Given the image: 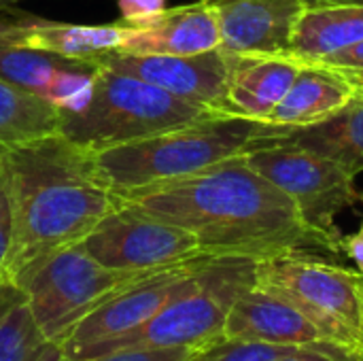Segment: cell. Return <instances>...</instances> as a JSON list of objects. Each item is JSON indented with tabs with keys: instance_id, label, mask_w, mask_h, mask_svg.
Instances as JSON below:
<instances>
[{
	"instance_id": "6da1fadb",
	"label": "cell",
	"mask_w": 363,
	"mask_h": 361,
	"mask_svg": "<svg viewBox=\"0 0 363 361\" xmlns=\"http://www.w3.org/2000/svg\"><path fill=\"white\" fill-rule=\"evenodd\" d=\"M113 194L132 209L191 232L211 255L259 262L291 253L345 251V238L313 228L294 200L247 162V153L187 177Z\"/></svg>"
},
{
	"instance_id": "4fadbf2b",
	"label": "cell",
	"mask_w": 363,
	"mask_h": 361,
	"mask_svg": "<svg viewBox=\"0 0 363 361\" xmlns=\"http://www.w3.org/2000/svg\"><path fill=\"white\" fill-rule=\"evenodd\" d=\"M221 43L230 55L289 53L306 0H213Z\"/></svg>"
},
{
	"instance_id": "836d02e7",
	"label": "cell",
	"mask_w": 363,
	"mask_h": 361,
	"mask_svg": "<svg viewBox=\"0 0 363 361\" xmlns=\"http://www.w3.org/2000/svg\"><path fill=\"white\" fill-rule=\"evenodd\" d=\"M357 234H362L363 236V223H362V228H359V232H357Z\"/></svg>"
},
{
	"instance_id": "d6a6232c",
	"label": "cell",
	"mask_w": 363,
	"mask_h": 361,
	"mask_svg": "<svg viewBox=\"0 0 363 361\" xmlns=\"http://www.w3.org/2000/svg\"><path fill=\"white\" fill-rule=\"evenodd\" d=\"M355 98H363V83L357 87V91H355Z\"/></svg>"
},
{
	"instance_id": "277c9868",
	"label": "cell",
	"mask_w": 363,
	"mask_h": 361,
	"mask_svg": "<svg viewBox=\"0 0 363 361\" xmlns=\"http://www.w3.org/2000/svg\"><path fill=\"white\" fill-rule=\"evenodd\" d=\"M215 113L219 111L181 100L157 85L98 62L87 104L74 113H60L57 132L89 151H100L174 130Z\"/></svg>"
},
{
	"instance_id": "ac0fdd59",
	"label": "cell",
	"mask_w": 363,
	"mask_h": 361,
	"mask_svg": "<svg viewBox=\"0 0 363 361\" xmlns=\"http://www.w3.org/2000/svg\"><path fill=\"white\" fill-rule=\"evenodd\" d=\"M355 98L349 83L334 70L308 62L277 104L268 123L283 128H306L342 111Z\"/></svg>"
},
{
	"instance_id": "3957f363",
	"label": "cell",
	"mask_w": 363,
	"mask_h": 361,
	"mask_svg": "<svg viewBox=\"0 0 363 361\" xmlns=\"http://www.w3.org/2000/svg\"><path fill=\"white\" fill-rule=\"evenodd\" d=\"M287 132L289 128L268 121L215 113L174 130L91 153L104 185L111 191H125L200 172L255 147L277 143Z\"/></svg>"
},
{
	"instance_id": "ffe728a7",
	"label": "cell",
	"mask_w": 363,
	"mask_h": 361,
	"mask_svg": "<svg viewBox=\"0 0 363 361\" xmlns=\"http://www.w3.org/2000/svg\"><path fill=\"white\" fill-rule=\"evenodd\" d=\"M283 140L317 151L357 177L363 172V98H353L325 121L289 130Z\"/></svg>"
},
{
	"instance_id": "9a60e30c",
	"label": "cell",
	"mask_w": 363,
	"mask_h": 361,
	"mask_svg": "<svg viewBox=\"0 0 363 361\" xmlns=\"http://www.w3.org/2000/svg\"><path fill=\"white\" fill-rule=\"evenodd\" d=\"M223 336L287 347H311L330 343L323 332L294 304L257 285L247 289L234 302L225 321Z\"/></svg>"
},
{
	"instance_id": "7402d4cb",
	"label": "cell",
	"mask_w": 363,
	"mask_h": 361,
	"mask_svg": "<svg viewBox=\"0 0 363 361\" xmlns=\"http://www.w3.org/2000/svg\"><path fill=\"white\" fill-rule=\"evenodd\" d=\"M47 343L26 304V296L0 317V361H34Z\"/></svg>"
},
{
	"instance_id": "7a4b0ae2",
	"label": "cell",
	"mask_w": 363,
	"mask_h": 361,
	"mask_svg": "<svg viewBox=\"0 0 363 361\" xmlns=\"http://www.w3.org/2000/svg\"><path fill=\"white\" fill-rule=\"evenodd\" d=\"M13 202V240L4 281H17L45 257L79 245L115 206L94 153L60 132L0 149Z\"/></svg>"
},
{
	"instance_id": "8992f818",
	"label": "cell",
	"mask_w": 363,
	"mask_h": 361,
	"mask_svg": "<svg viewBox=\"0 0 363 361\" xmlns=\"http://www.w3.org/2000/svg\"><path fill=\"white\" fill-rule=\"evenodd\" d=\"M255 285L294 304L330 343L363 355V272L291 253L259 260Z\"/></svg>"
},
{
	"instance_id": "30bf717a",
	"label": "cell",
	"mask_w": 363,
	"mask_h": 361,
	"mask_svg": "<svg viewBox=\"0 0 363 361\" xmlns=\"http://www.w3.org/2000/svg\"><path fill=\"white\" fill-rule=\"evenodd\" d=\"M208 255L211 253H202L194 260L153 270L108 296L66 336V340L60 345L62 357H77L94 345L115 340L138 330L174 296L191 285L196 272Z\"/></svg>"
},
{
	"instance_id": "f546056e",
	"label": "cell",
	"mask_w": 363,
	"mask_h": 361,
	"mask_svg": "<svg viewBox=\"0 0 363 361\" xmlns=\"http://www.w3.org/2000/svg\"><path fill=\"white\" fill-rule=\"evenodd\" d=\"M62 360V347L55 343H47L34 361H60Z\"/></svg>"
},
{
	"instance_id": "83f0119b",
	"label": "cell",
	"mask_w": 363,
	"mask_h": 361,
	"mask_svg": "<svg viewBox=\"0 0 363 361\" xmlns=\"http://www.w3.org/2000/svg\"><path fill=\"white\" fill-rule=\"evenodd\" d=\"M19 298H23V291H21L17 285H13V283H9V281H0V317H2Z\"/></svg>"
},
{
	"instance_id": "d4e9b609",
	"label": "cell",
	"mask_w": 363,
	"mask_h": 361,
	"mask_svg": "<svg viewBox=\"0 0 363 361\" xmlns=\"http://www.w3.org/2000/svg\"><path fill=\"white\" fill-rule=\"evenodd\" d=\"M13 240V202L9 191V179L0 160V281H4V266Z\"/></svg>"
},
{
	"instance_id": "2e32d148",
	"label": "cell",
	"mask_w": 363,
	"mask_h": 361,
	"mask_svg": "<svg viewBox=\"0 0 363 361\" xmlns=\"http://www.w3.org/2000/svg\"><path fill=\"white\" fill-rule=\"evenodd\" d=\"M21 17L17 13L13 19H0V40L70 60L98 62L102 55L119 49L128 34V28L119 21L111 26H79L34 15Z\"/></svg>"
},
{
	"instance_id": "44dd1931",
	"label": "cell",
	"mask_w": 363,
	"mask_h": 361,
	"mask_svg": "<svg viewBox=\"0 0 363 361\" xmlns=\"http://www.w3.org/2000/svg\"><path fill=\"white\" fill-rule=\"evenodd\" d=\"M57 123V106L0 81V149L55 134Z\"/></svg>"
},
{
	"instance_id": "d6986e66",
	"label": "cell",
	"mask_w": 363,
	"mask_h": 361,
	"mask_svg": "<svg viewBox=\"0 0 363 361\" xmlns=\"http://www.w3.org/2000/svg\"><path fill=\"white\" fill-rule=\"evenodd\" d=\"M359 40H363V4L306 6L289 53L308 64Z\"/></svg>"
},
{
	"instance_id": "603a6c76",
	"label": "cell",
	"mask_w": 363,
	"mask_h": 361,
	"mask_svg": "<svg viewBox=\"0 0 363 361\" xmlns=\"http://www.w3.org/2000/svg\"><path fill=\"white\" fill-rule=\"evenodd\" d=\"M304 347H287V345H270L255 340H238V338H221L206 347L196 349L187 361H279L289 357Z\"/></svg>"
},
{
	"instance_id": "52a82bcc",
	"label": "cell",
	"mask_w": 363,
	"mask_h": 361,
	"mask_svg": "<svg viewBox=\"0 0 363 361\" xmlns=\"http://www.w3.org/2000/svg\"><path fill=\"white\" fill-rule=\"evenodd\" d=\"M149 272L106 268L79 243L38 262L17 281V287L43 336L62 345L87 313Z\"/></svg>"
},
{
	"instance_id": "7c38bea8",
	"label": "cell",
	"mask_w": 363,
	"mask_h": 361,
	"mask_svg": "<svg viewBox=\"0 0 363 361\" xmlns=\"http://www.w3.org/2000/svg\"><path fill=\"white\" fill-rule=\"evenodd\" d=\"M98 62L70 60L0 40V81L45 98L60 113L83 109L91 96Z\"/></svg>"
},
{
	"instance_id": "cb8c5ba5",
	"label": "cell",
	"mask_w": 363,
	"mask_h": 361,
	"mask_svg": "<svg viewBox=\"0 0 363 361\" xmlns=\"http://www.w3.org/2000/svg\"><path fill=\"white\" fill-rule=\"evenodd\" d=\"M196 349H119L91 357H62L60 361H187Z\"/></svg>"
},
{
	"instance_id": "5bb4252c",
	"label": "cell",
	"mask_w": 363,
	"mask_h": 361,
	"mask_svg": "<svg viewBox=\"0 0 363 361\" xmlns=\"http://www.w3.org/2000/svg\"><path fill=\"white\" fill-rule=\"evenodd\" d=\"M125 28L128 34L115 51L136 55H191L217 49L221 43L213 0L164 9Z\"/></svg>"
},
{
	"instance_id": "9c48e42d",
	"label": "cell",
	"mask_w": 363,
	"mask_h": 361,
	"mask_svg": "<svg viewBox=\"0 0 363 361\" xmlns=\"http://www.w3.org/2000/svg\"><path fill=\"white\" fill-rule=\"evenodd\" d=\"M81 245L102 266L128 272L160 270L204 253L191 232L132 209L117 198L115 206Z\"/></svg>"
},
{
	"instance_id": "e575fe53",
	"label": "cell",
	"mask_w": 363,
	"mask_h": 361,
	"mask_svg": "<svg viewBox=\"0 0 363 361\" xmlns=\"http://www.w3.org/2000/svg\"><path fill=\"white\" fill-rule=\"evenodd\" d=\"M0 11H2V9H0Z\"/></svg>"
},
{
	"instance_id": "484cf974",
	"label": "cell",
	"mask_w": 363,
	"mask_h": 361,
	"mask_svg": "<svg viewBox=\"0 0 363 361\" xmlns=\"http://www.w3.org/2000/svg\"><path fill=\"white\" fill-rule=\"evenodd\" d=\"M279 361H363V355L351 351V349L325 343V345L304 347L302 351H298V353H294L289 357H283V360Z\"/></svg>"
},
{
	"instance_id": "f1b7e54d",
	"label": "cell",
	"mask_w": 363,
	"mask_h": 361,
	"mask_svg": "<svg viewBox=\"0 0 363 361\" xmlns=\"http://www.w3.org/2000/svg\"><path fill=\"white\" fill-rule=\"evenodd\" d=\"M345 251H347V255L357 264L359 272H363V236L362 234H353V236L345 238Z\"/></svg>"
},
{
	"instance_id": "8fae6325",
	"label": "cell",
	"mask_w": 363,
	"mask_h": 361,
	"mask_svg": "<svg viewBox=\"0 0 363 361\" xmlns=\"http://www.w3.org/2000/svg\"><path fill=\"white\" fill-rule=\"evenodd\" d=\"M100 64L138 77L160 89L196 104L225 113V94L230 83L232 57L217 49L191 55H136L111 51L98 60Z\"/></svg>"
},
{
	"instance_id": "4dcf8cb0",
	"label": "cell",
	"mask_w": 363,
	"mask_h": 361,
	"mask_svg": "<svg viewBox=\"0 0 363 361\" xmlns=\"http://www.w3.org/2000/svg\"><path fill=\"white\" fill-rule=\"evenodd\" d=\"M323 4H363V0H306V6H323Z\"/></svg>"
},
{
	"instance_id": "e0dca14e",
	"label": "cell",
	"mask_w": 363,
	"mask_h": 361,
	"mask_svg": "<svg viewBox=\"0 0 363 361\" xmlns=\"http://www.w3.org/2000/svg\"><path fill=\"white\" fill-rule=\"evenodd\" d=\"M230 57L232 70L223 111L257 121H268L304 68V62L291 53Z\"/></svg>"
},
{
	"instance_id": "5b68a950",
	"label": "cell",
	"mask_w": 363,
	"mask_h": 361,
	"mask_svg": "<svg viewBox=\"0 0 363 361\" xmlns=\"http://www.w3.org/2000/svg\"><path fill=\"white\" fill-rule=\"evenodd\" d=\"M257 260L238 255H208L191 285L174 296L138 330L94 345L77 357L102 355L119 349H200L223 338L234 302L255 285Z\"/></svg>"
},
{
	"instance_id": "ba28073f",
	"label": "cell",
	"mask_w": 363,
	"mask_h": 361,
	"mask_svg": "<svg viewBox=\"0 0 363 361\" xmlns=\"http://www.w3.org/2000/svg\"><path fill=\"white\" fill-rule=\"evenodd\" d=\"M247 162L285 191L313 228L342 238L336 217L363 200L353 174L334 160L283 138L251 149Z\"/></svg>"
},
{
	"instance_id": "1f68e13d",
	"label": "cell",
	"mask_w": 363,
	"mask_h": 361,
	"mask_svg": "<svg viewBox=\"0 0 363 361\" xmlns=\"http://www.w3.org/2000/svg\"><path fill=\"white\" fill-rule=\"evenodd\" d=\"M17 2H21V0H0V9L13 6V4H17Z\"/></svg>"
},
{
	"instance_id": "4316f807",
	"label": "cell",
	"mask_w": 363,
	"mask_h": 361,
	"mask_svg": "<svg viewBox=\"0 0 363 361\" xmlns=\"http://www.w3.org/2000/svg\"><path fill=\"white\" fill-rule=\"evenodd\" d=\"M121 19L119 23L132 26L166 9V0H117Z\"/></svg>"
}]
</instances>
